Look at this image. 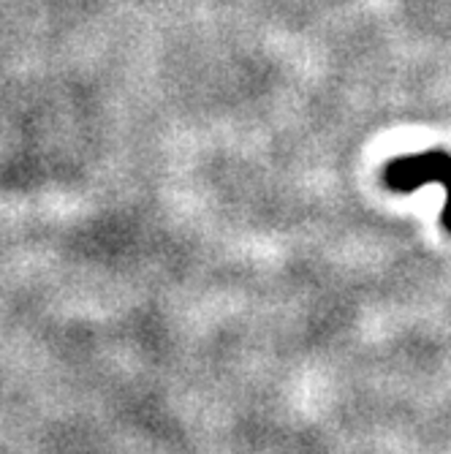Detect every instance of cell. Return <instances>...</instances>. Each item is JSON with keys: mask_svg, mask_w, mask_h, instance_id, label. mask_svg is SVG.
<instances>
[{"mask_svg": "<svg viewBox=\"0 0 451 454\" xmlns=\"http://www.w3.org/2000/svg\"><path fill=\"white\" fill-rule=\"evenodd\" d=\"M440 185L446 191L443 204V229L451 234V153L448 150H422L408 153L386 163L384 185L394 193H414L424 185Z\"/></svg>", "mask_w": 451, "mask_h": 454, "instance_id": "6da1fadb", "label": "cell"}]
</instances>
